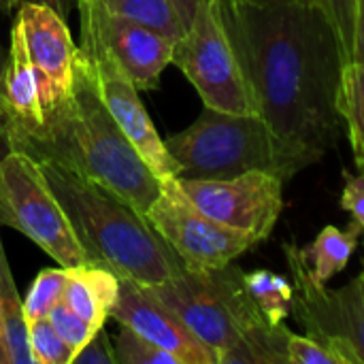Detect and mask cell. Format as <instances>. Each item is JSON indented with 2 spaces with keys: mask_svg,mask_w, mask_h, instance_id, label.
Segmentation results:
<instances>
[{
  "mask_svg": "<svg viewBox=\"0 0 364 364\" xmlns=\"http://www.w3.org/2000/svg\"><path fill=\"white\" fill-rule=\"evenodd\" d=\"M19 2H41V4H47L55 13H60L64 19L73 13V9H77V0H19Z\"/></svg>",
  "mask_w": 364,
  "mask_h": 364,
  "instance_id": "obj_32",
  "label": "cell"
},
{
  "mask_svg": "<svg viewBox=\"0 0 364 364\" xmlns=\"http://www.w3.org/2000/svg\"><path fill=\"white\" fill-rule=\"evenodd\" d=\"M49 322L53 324V328L58 331V335L73 348V352L77 354L100 328L90 324L87 320H83L81 316H77L73 309H68L64 303L55 305L49 314Z\"/></svg>",
  "mask_w": 364,
  "mask_h": 364,
  "instance_id": "obj_25",
  "label": "cell"
},
{
  "mask_svg": "<svg viewBox=\"0 0 364 364\" xmlns=\"http://www.w3.org/2000/svg\"><path fill=\"white\" fill-rule=\"evenodd\" d=\"M119 294V277L100 264H81L68 269V282L62 303L90 324L105 328Z\"/></svg>",
  "mask_w": 364,
  "mask_h": 364,
  "instance_id": "obj_16",
  "label": "cell"
},
{
  "mask_svg": "<svg viewBox=\"0 0 364 364\" xmlns=\"http://www.w3.org/2000/svg\"><path fill=\"white\" fill-rule=\"evenodd\" d=\"M107 13L143 23L158 30L171 41H179L183 34L181 19L171 0H96Z\"/></svg>",
  "mask_w": 364,
  "mask_h": 364,
  "instance_id": "obj_20",
  "label": "cell"
},
{
  "mask_svg": "<svg viewBox=\"0 0 364 364\" xmlns=\"http://www.w3.org/2000/svg\"><path fill=\"white\" fill-rule=\"evenodd\" d=\"M179 166L177 179H226L252 171L288 181L322 158L277 134L258 113L205 107L186 130L164 139Z\"/></svg>",
  "mask_w": 364,
  "mask_h": 364,
  "instance_id": "obj_4",
  "label": "cell"
},
{
  "mask_svg": "<svg viewBox=\"0 0 364 364\" xmlns=\"http://www.w3.org/2000/svg\"><path fill=\"white\" fill-rule=\"evenodd\" d=\"M0 226L26 235L60 267L92 264L38 162L21 149L0 158Z\"/></svg>",
  "mask_w": 364,
  "mask_h": 364,
  "instance_id": "obj_6",
  "label": "cell"
},
{
  "mask_svg": "<svg viewBox=\"0 0 364 364\" xmlns=\"http://www.w3.org/2000/svg\"><path fill=\"white\" fill-rule=\"evenodd\" d=\"M36 162L92 264L141 286H158L186 269L147 218L117 192L51 160Z\"/></svg>",
  "mask_w": 364,
  "mask_h": 364,
  "instance_id": "obj_3",
  "label": "cell"
},
{
  "mask_svg": "<svg viewBox=\"0 0 364 364\" xmlns=\"http://www.w3.org/2000/svg\"><path fill=\"white\" fill-rule=\"evenodd\" d=\"M360 226L352 224L350 230H341L337 226H324L316 241L305 247H299V258L311 279L316 284L328 286L333 277L343 273L358 247Z\"/></svg>",
  "mask_w": 364,
  "mask_h": 364,
  "instance_id": "obj_17",
  "label": "cell"
},
{
  "mask_svg": "<svg viewBox=\"0 0 364 364\" xmlns=\"http://www.w3.org/2000/svg\"><path fill=\"white\" fill-rule=\"evenodd\" d=\"M81 23H87L139 92L156 90L162 70L173 64L175 41L143 23L107 13L96 0H77Z\"/></svg>",
  "mask_w": 364,
  "mask_h": 364,
  "instance_id": "obj_12",
  "label": "cell"
},
{
  "mask_svg": "<svg viewBox=\"0 0 364 364\" xmlns=\"http://www.w3.org/2000/svg\"><path fill=\"white\" fill-rule=\"evenodd\" d=\"M316 4L333 21L341 43L343 60L348 64L352 55V38H354V0H316Z\"/></svg>",
  "mask_w": 364,
  "mask_h": 364,
  "instance_id": "obj_27",
  "label": "cell"
},
{
  "mask_svg": "<svg viewBox=\"0 0 364 364\" xmlns=\"http://www.w3.org/2000/svg\"><path fill=\"white\" fill-rule=\"evenodd\" d=\"M0 107L6 132L34 128L43 122L41 81L30 60L21 23L17 19L11 28V47L6 53L4 75L0 83Z\"/></svg>",
  "mask_w": 364,
  "mask_h": 364,
  "instance_id": "obj_15",
  "label": "cell"
},
{
  "mask_svg": "<svg viewBox=\"0 0 364 364\" xmlns=\"http://www.w3.org/2000/svg\"><path fill=\"white\" fill-rule=\"evenodd\" d=\"M17 21L21 23L30 60L38 73L43 117L60 102L75 79L79 45H75L66 19L41 2H19Z\"/></svg>",
  "mask_w": 364,
  "mask_h": 364,
  "instance_id": "obj_13",
  "label": "cell"
},
{
  "mask_svg": "<svg viewBox=\"0 0 364 364\" xmlns=\"http://www.w3.org/2000/svg\"><path fill=\"white\" fill-rule=\"evenodd\" d=\"M30 350L34 364H70L73 363V348L58 335L49 318L32 320L28 328Z\"/></svg>",
  "mask_w": 364,
  "mask_h": 364,
  "instance_id": "obj_23",
  "label": "cell"
},
{
  "mask_svg": "<svg viewBox=\"0 0 364 364\" xmlns=\"http://www.w3.org/2000/svg\"><path fill=\"white\" fill-rule=\"evenodd\" d=\"M15 6H19V0H0V11L2 13H11Z\"/></svg>",
  "mask_w": 364,
  "mask_h": 364,
  "instance_id": "obj_34",
  "label": "cell"
},
{
  "mask_svg": "<svg viewBox=\"0 0 364 364\" xmlns=\"http://www.w3.org/2000/svg\"><path fill=\"white\" fill-rule=\"evenodd\" d=\"M4 64H6V53H4V49H2V45H0V83H2V75H4ZM0 117H2V122H4L2 107H0ZM4 126H6V124H4Z\"/></svg>",
  "mask_w": 364,
  "mask_h": 364,
  "instance_id": "obj_35",
  "label": "cell"
},
{
  "mask_svg": "<svg viewBox=\"0 0 364 364\" xmlns=\"http://www.w3.org/2000/svg\"><path fill=\"white\" fill-rule=\"evenodd\" d=\"M173 64L181 68L205 107L226 113H258L218 0L198 2L192 23L175 41Z\"/></svg>",
  "mask_w": 364,
  "mask_h": 364,
  "instance_id": "obj_7",
  "label": "cell"
},
{
  "mask_svg": "<svg viewBox=\"0 0 364 364\" xmlns=\"http://www.w3.org/2000/svg\"><path fill=\"white\" fill-rule=\"evenodd\" d=\"M245 286L271 326H279L292 314L294 286L284 277L267 269L245 273Z\"/></svg>",
  "mask_w": 364,
  "mask_h": 364,
  "instance_id": "obj_21",
  "label": "cell"
},
{
  "mask_svg": "<svg viewBox=\"0 0 364 364\" xmlns=\"http://www.w3.org/2000/svg\"><path fill=\"white\" fill-rule=\"evenodd\" d=\"M350 62H364V0H354V38Z\"/></svg>",
  "mask_w": 364,
  "mask_h": 364,
  "instance_id": "obj_30",
  "label": "cell"
},
{
  "mask_svg": "<svg viewBox=\"0 0 364 364\" xmlns=\"http://www.w3.org/2000/svg\"><path fill=\"white\" fill-rule=\"evenodd\" d=\"M70 364H117L113 343L105 328H100L75 356Z\"/></svg>",
  "mask_w": 364,
  "mask_h": 364,
  "instance_id": "obj_28",
  "label": "cell"
},
{
  "mask_svg": "<svg viewBox=\"0 0 364 364\" xmlns=\"http://www.w3.org/2000/svg\"><path fill=\"white\" fill-rule=\"evenodd\" d=\"M286 352L290 364H341L339 356L309 335L288 333Z\"/></svg>",
  "mask_w": 364,
  "mask_h": 364,
  "instance_id": "obj_26",
  "label": "cell"
},
{
  "mask_svg": "<svg viewBox=\"0 0 364 364\" xmlns=\"http://www.w3.org/2000/svg\"><path fill=\"white\" fill-rule=\"evenodd\" d=\"M147 288L218 356V364L243 339L269 324L245 286V273L232 262L220 269H183Z\"/></svg>",
  "mask_w": 364,
  "mask_h": 364,
  "instance_id": "obj_5",
  "label": "cell"
},
{
  "mask_svg": "<svg viewBox=\"0 0 364 364\" xmlns=\"http://www.w3.org/2000/svg\"><path fill=\"white\" fill-rule=\"evenodd\" d=\"M186 269H220L258 245L252 235L228 228L203 213L181 190L177 177L162 179L160 194L145 213Z\"/></svg>",
  "mask_w": 364,
  "mask_h": 364,
  "instance_id": "obj_9",
  "label": "cell"
},
{
  "mask_svg": "<svg viewBox=\"0 0 364 364\" xmlns=\"http://www.w3.org/2000/svg\"><path fill=\"white\" fill-rule=\"evenodd\" d=\"M9 141L11 149L107 186L143 215L160 194L162 179L115 124L100 96L96 70L81 49L68 94L45 111L38 126L11 130Z\"/></svg>",
  "mask_w": 364,
  "mask_h": 364,
  "instance_id": "obj_2",
  "label": "cell"
},
{
  "mask_svg": "<svg viewBox=\"0 0 364 364\" xmlns=\"http://www.w3.org/2000/svg\"><path fill=\"white\" fill-rule=\"evenodd\" d=\"M113 350L117 356V364H179L173 354L154 346L151 341H147L145 337H141L128 326L119 328Z\"/></svg>",
  "mask_w": 364,
  "mask_h": 364,
  "instance_id": "obj_24",
  "label": "cell"
},
{
  "mask_svg": "<svg viewBox=\"0 0 364 364\" xmlns=\"http://www.w3.org/2000/svg\"><path fill=\"white\" fill-rule=\"evenodd\" d=\"M4 247H2V241H0V267H2V260H4ZM0 364H4V354H2V346H0Z\"/></svg>",
  "mask_w": 364,
  "mask_h": 364,
  "instance_id": "obj_36",
  "label": "cell"
},
{
  "mask_svg": "<svg viewBox=\"0 0 364 364\" xmlns=\"http://www.w3.org/2000/svg\"><path fill=\"white\" fill-rule=\"evenodd\" d=\"M258 115L320 158L333 143L346 64L337 30L318 4L258 6L218 0Z\"/></svg>",
  "mask_w": 364,
  "mask_h": 364,
  "instance_id": "obj_1",
  "label": "cell"
},
{
  "mask_svg": "<svg viewBox=\"0 0 364 364\" xmlns=\"http://www.w3.org/2000/svg\"><path fill=\"white\" fill-rule=\"evenodd\" d=\"M292 273V314L309 337L333 350L341 364H364V269L343 288L316 284L299 258V245H284Z\"/></svg>",
  "mask_w": 364,
  "mask_h": 364,
  "instance_id": "obj_8",
  "label": "cell"
},
{
  "mask_svg": "<svg viewBox=\"0 0 364 364\" xmlns=\"http://www.w3.org/2000/svg\"><path fill=\"white\" fill-rule=\"evenodd\" d=\"M258 6H284V4H316V0H241Z\"/></svg>",
  "mask_w": 364,
  "mask_h": 364,
  "instance_id": "obj_33",
  "label": "cell"
},
{
  "mask_svg": "<svg viewBox=\"0 0 364 364\" xmlns=\"http://www.w3.org/2000/svg\"><path fill=\"white\" fill-rule=\"evenodd\" d=\"M111 318L173 354L179 364H218V356L147 286L119 279Z\"/></svg>",
  "mask_w": 364,
  "mask_h": 364,
  "instance_id": "obj_14",
  "label": "cell"
},
{
  "mask_svg": "<svg viewBox=\"0 0 364 364\" xmlns=\"http://www.w3.org/2000/svg\"><path fill=\"white\" fill-rule=\"evenodd\" d=\"M28 328L30 322L23 311V301L4 258L0 267V346L4 364H34Z\"/></svg>",
  "mask_w": 364,
  "mask_h": 364,
  "instance_id": "obj_18",
  "label": "cell"
},
{
  "mask_svg": "<svg viewBox=\"0 0 364 364\" xmlns=\"http://www.w3.org/2000/svg\"><path fill=\"white\" fill-rule=\"evenodd\" d=\"M79 49L90 58L96 70L100 96L115 124L122 128L132 147L141 154V158L160 179L177 177L179 166L168 154L164 139L154 128V122L139 96V87L132 83V79L124 73V68L117 64V60L109 53V49L100 43V38L87 23L79 26Z\"/></svg>",
  "mask_w": 364,
  "mask_h": 364,
  "instance_id": "obj_11",
  "label": "cell"
},
{
  "mask_svg": "<svg viewBox=\"0 0 364 364\" xmlns=\"http://www.w3.org/2000/svg\"><path fill=\"white\" fill-rule=\"evenodd\" d=\"M183 194L215 222L264 241L284 209V179L252 171L226 179H177Z\"/></svg>",
  "mask_w": 364,
  "mask_h": 364,
  "instance_id": "obj_10",
  "label": "cell"
},
{
  "mask_svg": "<svg viewBox=\"0 0 364 364\" xmlns=\"http://www.w3.org/2000/svg\"><path fill=\"white\" fill-rule=\"evenodd\" d=\"M337 113L348 126V136L356 158L364 168V62H348L341 68L337 87Z\"/></svg>",
  "mask_w": 364,
  "mask_h": 364,
  "instance_id": "obj_19",
  "label": "cell"
},
{
  "mask_svg": "<svg viewBox=\"0 0 364 364\" xmlns=\"http://www.w3.org/2000/svg\"><path fill=\"white\" fill-rule=\"evenodd\" d=\"M66 282H68V269L66 267L43 269L34 277V282H32V286L23 299V311H26L28 322L49 318L51 309L62 303Z\"/></svg>",
  "mask_w": 364,
  "mask_h": 364,
  "instance_id": "obj_22",
  "label": "cell"
},
{
  "mask_svg": "<svg viewBox=\"0 0 364 364\" xmlns=\"http://www.w3.org/2000/svg\"><path fill=\"white\" fill-rule=\"evenodd\" d=\"M171 2H173L177 15H179V19H181L183 32H186V28L192 23V19H194V15H196V9H198V2H200V0H171Z\"/></svg>",
  "mask_w": 364,
  "mask_h": 364,
  "instance_id": "obj_31",
  "label": "cell"
},
{
  "mask_svg": "<svg viewBox=\"0 0 364 364\" xmlns=\"http://www.w3.org/2000/svg\"><path fill=\"white\" fill-rule=\"evenodd\" d=\"M341 207L350 211V215L354 218V224L360 226L364 235V168L360 175L350 177L346 181V188L341 194Z\"/></svg>",
  "mask_w": 364,
  "mask_h": 364,
  "instance_id": "obj_29",
  "label": "cell"
}]
</instances>
